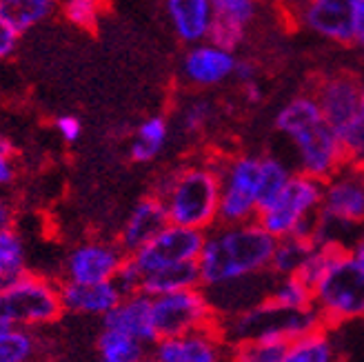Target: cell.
Returning a JSON list of instances; mask_svg holds the SVG:
<instances>
[{"label": "cell", "mask_w": 364, "mask_h": 362, "mask_svg": "<svg viewBox=\"0 0 364 362\" xmlns=\"http://www.w3.org/2000/svg\"><path fill=\"white\" fill-rule=\"evenodd\" d=\"M276 238L258 223H218L205 231L198 256L200 284L215 289L269 271Z\"/></svg>", "instance_id": "1"}, {"label": "cell", "mask_w": 364, "mask_h": 362, "mask_svg": "<svg viewBox=\"0 0 364 362\" xmlns=\"http://www.w3.org/2000/svg\"><path fill=\"white\" fill-rule=\"evenodd\" d=\"M156 196L173 225L209 231L218 225L220 174L218 162H193L171 171L160 183Z\"/></svg>", "instance_id": "2"}, {"label": "cell", "mask_w": 364, "mask_h": 362, "mask_svg": "<svg viewBox=\"0 0 364 362\" xmlns=\"http://www.w3.org/2000/svg\"><path fill=\"white\" fill-rule=\"evenodd\" d=\"M364 220V165L347 160L322 180V203L314 243H340L342 233L362 229ZM349 247V245H347Z\"/></svg>", "instance_id": "3"}, {"label": "cell", "mask_w": 364, "mask_h": 362, "mask_svg": "<svg viewBox=\"0 0 364 362\" xmlns=\"http://www.w3.org/2000/svg\"><path fill=\"white\" fill-rule=\"evenodd\" d=\"M324 120L340 136L351 162L364 165V78L351 71L326 76L314 94Z\"/></svg>", "instance_id": "4"}, {"label": "cell", "mask_w": 364, "mask_h": 362, "mask_svg": "<svg viewBox=\"0 0 364 362\" xmlns=\"http://www.w3.org/2000/svg\"><path fill=\"white\" fill-rule=\"evenodd\" d=\"M320 203L322 180L302 171H294L284 189L258 211L256 220L273 238L302 236L314 240L320 215Z\"/></svg>", "instance_id": "5"}, {"label": "cell", "mask_w": 364, "mask_h": 362, "mask_svg": "<svg viewBox=\"0 0 364 362\" xmlns=\"http://www.w3.org/2000/svg\"><path fill=\"white\" fill-rule=\"evenodd\" d=\"M65 314L60 287L51 280L25 271L0 284V324L23 329H43L58 322Z\"/></svg>", "instance_id": "6"}, {"label": "cell", "mask_w": 364, "mask_h": 362, "mask_svg": "<svg viewBox=\"0 0 364 362\" xmlns=\"http://www.w3.org/2000/svg\"><path fill=\"white\" fill-rule=\"evenodd\" d=\"M314 307L326 327L364 320V271L351 258L349 247L340 249L329 269L314 284Z\"/></svg>", "instance_id": "7"}, {"label": "cell", "mask_w": 364, "mask_h": 362, "mask_svg": "<svg viewBox=\"0 0 364 362\" xmlns=\"http://www.w3.org/2000/svg\"><path fill=\"white\" fill-rule=\"evenodd\" d=\"M154 329L158 340L215 327L218 314L203 287H187L151 298Z\"/></svg>", "instance_id": "8"}, {"label": "cell", "mask_w": 364, "mask_h": 362, "mask_svg": "<svg viewBox=\"0 0 364 362\" xmlns=\"http://www.w3.org/2000/svg\"><path fill=\"white\" fill-rule=\"evenodd\" d=\"M220 174V207L218 223H245L256 220L260 211L258 205V178H260V156H233L218 162Z\"/></svg>", "instance_id": "9"}, {"label": "cell", "mask_w": 364, "mask_h": 362, "mask_svg": "<svg viewBox=\"0 0 364 362\" xmlns=\"http://www.w3.org/2000/svg\"><path fill=\"white\" fill-rule=\"evenodd\" d=\"M294 144L298 156V171L309 174L318 180H326L347 162V151L336 129L322 118L302 127L300 132L287 138Z\"/></svg>", "instance_id": "10"}, {"label": "cell", "mask_w": 364, "mask_h": 362, "mask_svg": "<svg viewBox=\"0 0 364 362\" xmlns=\"http://www.w3.org/2000/svg\"><path fill=\"white\" fill-rule=\"evenodd\" d=\"M203 243H205V231L169 223L147 245L129 253V258L134 260L142 278L144 274L156 269H165L182 262H198Z\"/></svg>", "instance_id": "11"}, {"label": "cell", "mask_w": 364, "mask_h": 362, "mask_svg": "<svg viewBox=\"0 0 364 362\" xmlns=\"http://www.w3.org/2000/svg\"><path fill=\"white\" fill-rule=\"evenodd\" d=\"M127 258L118 243L87 240L67 253L63 276L69 282H105L114 280Z\"/></svg>", "instance_id": "12"}, {"label": "cell", "mask_w": 364, "mask_h": 362, "mask_svg": "<svg viewBox=\"0 0 364 362\" xmlns=\"http://www.w3.org/2000/svg\"><path fill=\"white\" fill-rule=\"evenodd\" d=\"M231 349L220 329H198L173 338H160L151 345V358L156 362H220Z\"/></svg>", "instance_id": "13"}, {"label": "cell", "mask_w": 364, "mask_h": 362, "mask_svg": "<svg viewBox=\"0 0 364 362\" xmlns=\"http://www.w3.org/2000/svg\"><path fill=\"white\" fill-rule=\"evenodd\" d=\"M355 7L358 0H306L296 14L309 31L338 45H351Z\"/></svg>", "instance_id": "14"}, {"label": "cell", "mask_w": 364, "mask_h": 362, "mask_svg": "<svg viewBox=\"0 0 364 362\" xmlns=\"http://www.w3.org/2000/svg\"><path fill=\"white\" fill-rule=\"evenodd\" d=\"M235 51H229L211 41L196 43L187 49L182 58V78L191 87L211 89L233 78L235 69Z\"/></svg>", "instance_id": "15"}, {"label": "cell", "mask_w": 364, "mask_h": 362, "mask_svg": "<svg viewBox=\"0 0 364 362\" xmlns=\"http://www.w3.org/2000/svg\"><path fill=\"white\" fill-rule=\"evenodd\" d=\"M124 294L116 280L105 282H69L63 280L60 284V300L65 314L76 316H91V318H105L114 307L120 302Z\"/></svg>", "instance_id": "16"}, {"label": "cell", "mask_w": 364, "mask_h": 362, "mask_svg": "<svg viewBox=\"0 0 364 362\" xmlns=\"http://www.w3.org/2000/svg\"><path fill=\"white\" fill-rule=\"evenodd\" d=\"M167 225H169V218H167L165 207L160 203V198L156 193L147 196V198H142L124 218L120 233H118V245L124 249L127 256H129V253L147 245L156 233H160Z\"/></svg>", "instance_id": "17"}, {"label": "cell", "mask_w": 364, "mask_h": 362, "mask_svg": "<svg viewBox=\"0 0 364 362\" xmlns=\"http://www.w3.org/2000/svg\"><path fill=\"white\" fill-rule=\"evenodd\" d=\"M102 327H114L136 336L138 340L154 345L158 340L154 329V314H151V296L142 292L124 294L120 302L102 318Z\"/></svg>", "instance_id": "18"}, {"label": "cell", "mask_w": 364, "mask_h": 362, "mask_svg": "<svg viewBox=\"0 0 364 362\" xmlns=\"http://www.w3.org/2000/svg\"><path fill=\"white\" fill-rule=\"evenodd\" d=\"M167 16L182 43H203L213 25V0H167Z\"/></svg>", "instance_id": "19"}, {"label": "cell", "mask_w": 364, "mask_h": 362, "mask_svg": "<svg viewBox=\"0 0 364 362\" xmlns=\"http://www.w3.org/2000/svg\"><path fill=\"white\" fill-rule=\"evenodd\" d=\"M96 351L102 362H142L149 358L151 345L127 331L102 327L96 340Z\"/></svg>", "instance_id": "20"}, {"label": "cell", "mask_w": 364, "mask_h": 362, "mask_svg": "<svg viewBox=\"0 0 364 362\" xmlns=\"http://www.w3.org/2000/svg\"><path fill=\"white\" fill-rule=\"evenodd\" d=\"M187 287H203L200 284L198 262H182V265H171L165 269L149 271V274H144L140 278L138 292L154 298L160 294L178 292V289H187Z\"/></svg>", "instance_id": "21"}, {"label": "cell", "mask_w": 364, "mask_h": 362, "mask_svg": "<svg viewBox=\"0 0 364 362\" xmlns=\"http://www.w3.org/2000/svg\"><path fill=\"white\" fill-rule=\"evenodd\" d=\"M171 136V124L165 116L144 118L132 138L129 156L134 162H151L165 151Z\"/></svg>", "instance_id": "22"}, {"label": "cell", "mask_w": 364, "mask_h": 362, "mask_svg": "<svg viewBox=\"0 0 364 362\" xmlns=\"http://www.w3.org/2000/svg\"><path fill=\"white\" fill-rule=\"evenodd\" d=\"M56 7L58 0H0V16L23 36L47 23Z\"/></svg>", "instance_id": "23"}, {"label": "cell", "mask_w": 364, "mask_h": 362, "mask_svg": "<svg viewBox=\"0 0 364 362\" xmlns=\"http://www.w3.org/2000/svg\"><path fill=\"white\" fill-rule=\"evenodd\" d=\"M336 360L333 342L326 327L302 334L287 345L284 362H331Z\"/></svg>", "instance_id": "24"}, {"label": "cell", "mask_w": 364, "mask_h": 362, "mask_svg": "<svg viewBox=\"0 0 364 362\" xmlns=\"http://www.w3.org/2000/svg\"><path fill=\"white\" fill-rule=\"evenodd\" d=\"M316 243L302 238V236H282L276 238V247H273V256L269 269L276 276H291L298 274L302 269L309 253L314 251Z\"/></svg>", "instance_id": "25"}, {"label": "cell", "mask_w": 364, "mask_h": 362, "mask_svg": "<svg viewBox=\"0 0 364 362\" xmlns=\"http://www.w3.org/2000/svg\"><path fill=\"white\" fill-rule=\"evenodd\" d=\"M322 118V110L316 96H296L291 98L287 105H282V110L276 116V129L289 138L296 132H300L302 127L316 122Z\"/></svg>", "instance_id": "26"}, {"label": "cell", "mask_w": 364, "mask_h": 362, "mask_svg": "<svg viewBox=\"0 0 364 362\" xmlns=\"http://www.w3.org/2000/svg\"><path fill=\"white\" fill-rule=\"evenodd\" d=\"M27 271V245L25 238L7 225L0 229V284H5Z\"/></svg>", "instance_id": "27"}, {"label": "cell", "mask_w": 364, "mask_h": 362, "mask_svg": "<svg viewBox=\"0 0 364 362\" xmlns=\"http://www.w3.org/2000/svg\"><path fill=\"white\" fill-rule=\"evenodd\" d=\"M269 302L280 309H306L314 304V289L309 287L298 274L276 276L269 289Z\"/></svg>", "instance_id": "28"}, {"label": "cell", "mask_w": 364, "mask_h": 362, "mask_svg": "<svg viewBox=\"0 0 364 362\" xmlns=\"http://www.w3.org/2000/svg\"><path fill=\"white\" fill-rule=\"evenodd\" d=\"M38 353V338L31 329L0 324V362H29Z\"/></svg>", "instance_id": "29"}, {"label": "cell", "mask_w": 364, "mask_h": 362, "mask_svg": "<svg viewBox=\"0 0 364 362\" xmlns=\"http://www.w3.org/2000/svg\"><path fill=\"white\" fill-rule=\"evenodd\" d=\"M291 171L287 162L276 156H260V178H258V205L260 209L276 198L289 183Z\"/></svg>", "instance_id": "30"}, {"label": "cell", "mask_w": 364, "mask_h": 362, "mask_svg": "<svg viewBox=\"0 0 364 362\" xmlns=\"http://www.w3.org/2000/svg\"><path fill=\"white\" fill-rule=\"evenodd\" d=\"M215 116V105L209 98H191L189 102H185L180 107V114H178V124H180V132L187 134V136H196L200 132H205L209 122Z\"/></svg>", "instance_id": "31"}, {"label": "cell", "mask_w": 364, "mask_h": 362, "mask_svg": "<svg viewBox=\"0 0 364 362\" xmlns=\"http://www.w3.org/2000/svg\"><path fill=\"white\" fill-rule=\"evenodd\" d=\"M287 342L278 340H251L231 347V356L242 362H284Z\"/></svg>", "instance_id": "32"}, {"label": "cell", "mask_w": 364, "mask_h": 362, "mask_svg": "<svg viewBox=\"0 0 364 362\" xmlns=\"http://www.w3.org/2000/svg\"><path fill=\"white\" fill-rule=\"evenodd\" d=\"M215 21L249 29L258 14V0H213Z\"/></svg>", "instance_id": "33"}, {"label": "cell", "mask_w": 364, "mask_h": 362, "mask_svg": "<svg viewBox=\"0 0 364 362\" xmlns=\"http://www.w3.org/2000/svg\"><path fill=\"white\" fill-rule=\"evenodd\" d=\"M102 9H105V0H65L63 3L67 21L87 31L96 29Z\"/></svg>", "instance_id": "34"}, {"label": "cell", "mask_w": 364, "mask_h": 362, "mask_svg": "<svg viewBox=\"0 0 364 362\" xmlns=\"http://www.w3.org/2000/svg\"><path fill=\"white\" fill-rule=\"evenodd\" d=\"M53 127H56V134L65 140V142H78L80 136H82V122L78 116H71V114H65V116H58L56 122H53Z\"/></svg>", "instance_id": "35"}, {"label": "cell", "mask_w": 364, "mask_h": 362, "mask_svg": "<svg viewBox=\"0 0 364 362\" xmlns=\"http://www.w3.org/2000/svg\"><path fill=\"white\" fill-rule=\"evenodd\" d=\"M14 180H16V158L9 144L5 140H0V189L14 185Z\"/></svg>", "instance_id": "36"}, {"label": "cell", "mask_w": 364, "mask_h": 362, "mask_svg": "<svg viewBox=\"0 0 364 362\" xmlns=\"http://www.w3.org/2000/svg\"><path fill=\"white\" fill-rule=\"evenodd\" d=\"M18 41H21V33H18L3 16H0V63L7 60L9 56H14V51L18 47Z\"/></svg>", "instance_id": "37"}, {"label": "cell", "mask_w": 364, "mask_h": 362, "mask_svg": "<svg viewBox=\"0 0 364 362\" xmlns=\"http://www.w3.org/2000/svg\"><path fill=\"white\" fill-rule=\"evenodd\" d=\"M233 78L238 80L240 85H242V82H247V80H253V78H258V67L253 65L251 60H247V58H242V60H235Z\"/></svg>", "instance_id": "38"}, {"label": "cell", "mask_w": 364, "mask_h": 362, "mask_svg": "<svg viewBox=\"0 0 364 362\" xmlns=\"http://www.w3.org/2000/svg\"><path fill=\"white\" fill-rule=\"evenodd\" d=\"M360 49H364V0H358L355 18H353V43Z\"/></svg>", "instance_id": "39"}, {"label": "cell", "mask_w": 364, "mask_h": 362, "mask_svg": "<svg viewBox=\"0 0 364 362\" xmlns=\"http://www.w3.org/2000/svg\"><path fill=\"white\" fill-rule=\"evenodd\" d=\"M240 87H242V96H245V100H247L249 105H260V102H262L264 94H262V87H260L258 78L247 80V82H242Z\"/></svg>", "instance_id": "40"}, {"label": "cell", "mask_w": 364, "mask_h": 362, "mask_svg": "<svg viewBox=\"0 0 364 362\" xmlns=\"http://www.w3.org/2000/svg\"><path fill=\"white\" fill-rule=\"evenodd\" d=\"M349 253L355 260V265L364 271V229H360L358 236L349 243Z\"/></svg>", "instance_id": "41"}, {"label": "cell", "mask_w": 364, "mask_h": 362, "mask_svg": "<svg viewBox=\"0 0 364 362\" xmlns=\"http://www.w3.org/2000/svg\"><path fill=\"white\" fill-rule=\"evenodd\" d=\"M14 223V209H11V203L5 198V193L0 191V229L7 227Z\"/></svg>", "instance_id": "42"}, {"label": "cell", "mask_w": 364, "mask_h": 362, "mask_svg": "<svg viewBox=\"0 0 364 362\" xmlns=\"http://www.w3.org/2000/svg\"><path fill=\"white\" fill-rule=\"evenodd\" d=\"M362 229H364V220H362Z\"/></svg>", "instance_id": "43"}]
</instances>
